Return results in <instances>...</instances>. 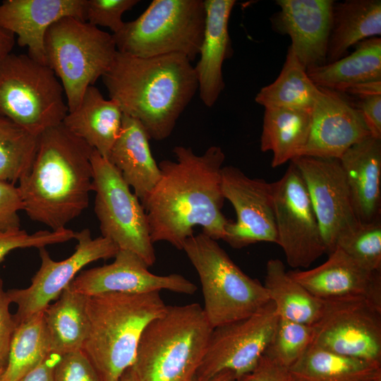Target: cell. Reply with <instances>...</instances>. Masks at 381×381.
<instances>
[{
  "mask_svg": "<svg viewBox=\"0 0 381 381\" xmlns=\"http://www.w3.org/2000/svg\"><path fill=\"white\" fill-rule=\"evenodd\" d=\"M172 152L176 159L159 163L160 177L141 202L152 243L166 241L182 250L196 226L214 240H223L230 221L222 212L225 200L222 188L224 152L214 145L202 155L182 145Z\"/></svg>",
  "mask_w": 381,
  "mask_h": 381,
  "instance_id": "obj_1",
  "label": "cell"
},
{
  "mask_svg": "<svg viewBox=\"0 0 381 381\" xmlns=\"http://www.w3.org/2000/svg\"><path fill=\"white\" fill-rule=\"evenodd\" d=\"M102 78L109 99L155 140L171 134L198 90L194 66L177 53L143 58L117 51Z\"/></svg>",
  "mask_w": 381,
  "mask_h": 381,
  "instance_id": "obj_2",
  "label": "cell"
},
{
  "mask_svg": "<svg viewBox=\"0 0 381 381\" xmlns=\"http://www.w3.org/2000/svg\"><path fill=\"white\" fill-rule=\"evenodd\" d=\"M93 151L62 123L38 136L32 164L18 186L23 210L32 220L58 231L88 207Z\"/></svg>",
  "mask_w": 381,
  "mask_h": 381,
  "instance_id": "obj_3",
  "label": "cell"
},
{
  "mask_svg": "<svg viewBox=\"0 0 381 381\" xmlns=\"http://www.w3.org/2000/svg\"><path fill=\"white\" fill-rule=\"evenodd\" d=\"M167 306L159 292L88 296V329L82 351L102 381H116L133 365L143 331Z\"/></svg>",
  "mask_w": 381,
  "mask_h": 381,
  "instance_id": "obj_4",
  "label": "cell"
},
{
  "mask_svg": "<svg viewBox=\"0 0 381 381\" xmlns=\"http://www.w3.org/2000/svg\"><path fill=\"white\" fill-rule=\"evenodd\" d=\"M213 328L193 303L167 306L143 331L132 365L139 381H191Z\"/></svg>",
  "mask_w": 381,
  "mask_h": 381,
  "instance_id": "obj_5",
  "label": "cell"
},
{
  "mask_svg": "<svg viewBox=\"0 0 381 381\" xmlns=\"http://www.w3.org/2000/svg\"><path fill=\"white\" fill-rule=\"evenodd\" d=\"M182 250L198 274L212 328L248 317L270 301L263 284L244 273L216 240L193 234Z\"/></svg>",
  "mask_w": 381,
  "mask_h": 381,
  "instance_id": "obj_6",
  "label": "cell"
},
{
  "mask_svg": "<svg viewBox=\"0 0 381 381\" xmlns=\"http://www.w3.org/2000/svg\"><path fill=\"white\" fill-rule=\"evenodd\" d=\"M116 52L112 34L86 21L65 17L49 28L44 37L46 64L63 86L68 112L108 71Z\"/></svg>",
  "mask_w": 381,
  "mask_h": 381,
  "instance_id": "obj_7",
  "label": "cell"
},
{
  "mask_svg": "<svg viewBox=\"0 0 381 381\" xmlns=\"http://www.w3.org/2000/svg\"><path fill=\"white\" fill-rule=\"evenodd\" d=\"M205 23L204 0H154L136 19L112 34L118 52L138 57L199 55Z\"/></svg>",
  "mask_w": 381,
  "mask_h": 381,
  "instance_id": "obj_8",
  "label": "cell"
},
{
  "mask_svg": "<svg viewBox=\"0 0 381 381\" xmlns=\"http://www.w3.org/2000/svg\"><path fill=\"white\" fill-rule=\"evenodd\" d=\"M54 72L28 54L11 53L0 62V114L39 136L68 112Z\"/></svg>",
  "mask_w": 381,
  "mask_h": 381,
  "instance_id": "obj_9",
  "label": "cell"
},
{
  "mask_svg": "<svg viewBox=\"0 0 381 381\" xmlns=\"http://www.w3.org/2000/svg\"><path fill=\"white\" fill-rule=\"evenodd\" d=\"M95 212L102 236L114 242L119 250L131 251L148 267L156 261L147 214L138 198L132 193L117 169L94 150Z\"/></svg>",
  "mask_w": 381,
  "mask_h": 381,
  "instance_id": "obj_10",
  "label": "cell"
},
{
  "mask_svg": "<svg viewBox=\"0 0 381 381\" xmlns=\"http://www.w3.org/2000/svg\"><path fill=\"white\" fill-rule=\"evenodd\" d=\"M311 327L310 344L381 363V306L364 298L322 300Z\"/></svg>",
  "mask_w": 381,
  "mask_h": 381,
  "instance_id": "obj_11",
  "label": "cell"
},
{
  "mask_svg": "<svg viewBox=\"0 0 381 381\" xmlns=\"http://www.w3.org/2000/svg\"><path fill=\"white\" fill-rule=\"evenodd\" d=\"M272 186L277 244L290 267L308 268L326 249L307 188L294 162Z\"/></svg>",
  "mask_w": 381,
  "mask_h": 381,
  "instance_id": "obj_12",
  "label": "cell"
},
{
  "mask_svg": "<svg viewBox=\"0 0 381 381\" xmlns=\"http://www.w3.org/2000/svg\"><path fill=\"white\" fill-rule=\"evenodd\" d=\"M278 318L270 301L248 317L213 328L194 377L204 381L225 370L237 377L250 371L264 354Z\"/></svg>",
  "mask_w": 381,
  "mask_h": 381,
  "instance_id": "obj_13",
  "label": "cell"
},
{
  "mask_svg": "<svg viewBox=\"0 0 381 381\" xmlns=\"http://www.w3.org/2000/svg\"><path fill=\"white\" fill-rule=\"evenodd\" d=\"M74 239L78 242L75 250L64 260H54L45 248H40L41 264L30 285L6 291L11 303L17 306L13 315L16 325L43 311L58 298L85 266L98 260L114 258L119 250L107 238H92L89 229L75 232Z\"/></svg>",
  "mask_w": 381,
  "mask_h": 381,
  "instance_id": "obj_14",
  "label": "cell"
},
{
  "mask_svg": "<svg viewBox=\"0 0 381 381\" xmlns=\"http://www.w3.org/2000/svg\"><path fill=\"white\" fill-rule=\"evenodd\" d=\"M305 182L328 254L360 223L337 159L301 156L291 161Z\"/></svg>",
  "mask_w": 381,
  "mask_h": 381,
  "instance_id": "obj_15",
  "label": "cell"
},
{
  "mask_svg": "<svg viewBox=\"0 0 381 381\" xmlns=\"http://www.w3.org/2000/svg\"><path fill=\"white\" fill-rule=\"evenodd\" d=\"M222 188L236 214V222L226 224L223 241L234 248L258 242L277 244L272 183L250 178L238 167L223 166Z\"/></svg>",
  "mask_w": 381,
  "mask_h": 381,
  "instance_id": "obj_16",
  "label": "cell"
},
{
  "mask_svg": "<svg viewBox=\"0 0 381 381\" xmlns=\"http://www.w3.org/2000/svg\"><path fill=\"white\" fill-rule=\"evenodd\" d=\"M114 258L110 264L82 271L68 286L86 296L162 290L192 295L198 289L195 284L181 274L157 275L150 272L144 260L131 251L119 250Z\"/></svg>",
  "mask_w": 381,
  "mask_h": 381,
  "instance_id": "obj_17",
  "label": "cell"
},
{
  "mask_svg": "<svg viewBox=\"0 0 381 381\" xmlns=\"http://www.w3.org/2000/svg\"><path fill=\"white\" fill-rule=\"evenodd\" d=\"M310 111V127L301 156L339 159L371 135L360 112L344 94L320 87Z\"/></svg>",
  "mask_w": 381,
  "mask_h": 381,
  "instance_id": "obj_18",
  "label": "cell"
},
{
  "mask_svg": "<svg viewBox=\"0 0 381 381\" xmlns=\"http://www.w3.org/2000/svg\"><path fill=\"white\" fill-rule=\"evenodd\" d=\"M332 0H277L278 12L271 18L273 30L288 35L289 46L307 69L326 64Z\"/></svg>",
  "mask_w": 381,
  "mask_h": 381,
  "instance_id": "obj_19",
  "label": "cell"
},
{
  "mask_svg": "<svg viewBox=\"0 0 381 381\" xmlns=\"http://www.w3.org/2000/svg\"><path fill=\"white\" fill-rule=\"evenodd\" d=\"M288 272L319 299L364 298L381 306V272L363 267L339 248L314 268Z\"/></svg>",
  "mask_w": 381,
  "mask_h": 381,
  "instance_id": "obj_20",
  "label": "cell"
},
{
  "mask_svg": "<svg viewBox=\"0 0 381 381\" xmlns=\"http://www.w3.org/2000/svg\"><path fill=\"white\" fill-rule=\"evenodd\" d=\"M86 0H6L0 4V27L17 36L28 55L46 64L44 37L65 17L85 20ZM47 65V64H46Z\"/></svg>",
  "mask_w": 381,
  "mask_h": 381,
  "instance_id": "obj_21",
  "label": "cell"
},
{
  "mask_svg": "<svg viewBox=\"0 0 381 381\" xmlns=\"http://www.w3.org/2000/svg\"><path fill=\"white\" fill-rule=\"evenodd\" d=\"M205 23L200 59L194 66L201 101L214 106L225 84L222 75L224 61L232 54L229 20L235 0H204Z\"/></svg>",
  "mask_w": 381,
  "mask_h": 381,
  "instance_id": "obj_22",
  "label": "cell"
},
{
  "mask_svg": "<svg viewBox=\"0 0 381 381\" xmlns=\"http://www.w3.org/2000/svg\"><path fill=\"white\" fill-rule=\"evenodd\" d=\"M339 160L358 222L381 218V138H364Z\"/></svg>",
  "mask_w": 381,
  "mask_h": 381,
  "instance_id": "obj_23",
  "label": "cell"
},
{
  "mask_svg": "<svg viewBox=\"0 0 381 381\" xmlns=\"http://www.w3.org/2000/svg\"><path fill=\"white\" fill-rule=\"evenodd\" d=\"M149 140L142 124L123 114L119 137L107 159L141 202L160 177V169L152 155Z\"/></svg>",
  "mask_w": 381,
  "mask_h": 381,
  "instance_id": "obj_24",
  "label": "cell"
},
{
  "mask_svg": "<svg viewBox=\"0 0 381 381\" xmlns=\"http://www.w3.org/2000/svg\"><path fill=\"white\" fill-rule=\"evenodd\" d=\"M123 112L118 103L106 99L94 85L85 90L79 106L68 112L63 125L83 140L100 155L108 159L119 137Z\"/></svg>",
  "mask_w": 381,
  "mask_h": 381,
  "instance_id": "obj_25",
  "label": "cell"
},
{
  "mask_svg": "<svg viewBox=\"0 0 381 381\" xmlns=\"http://www.w3.org/2000/svg\"><path fill=\"white\" fill-rule=\"evenodd\" d=\"M380 35V0L334 1L326 64L347 55L351 47Z\"/></svg>",
  "mask_w": 381,
  "mask_h": 381,
  "instance_id": "obj_26",
  "label": "cell"
},
{
  "mask_svg": "<svg viewBox=\"0 0 381 381\" xmlns=\"http://www.w3.org/2000/svg\"><path fill=\"white\" fill-rule=\"evenodd\" d=\"M356 46L352 53L337 61L308 68V77L318 87L341 94L359 84L381 81V37Z\"/></svg>",
  "mask_w": 381,
  "mask_h": 381,
  "instance_id": "obj_27",
  "label": "cell"
},
{
  "mask_svg": "<svg viewBox=\"0 0 381 381\" xmlns=\"http://www.w3.org/2000/svg\"><path fill=\"white\" fill-rule=\"evenodd\" d=\"M289 371L293 381H373L381 378V363L310 344Z\"/></svg>",
  "mask_w": 381,
  "mask_h": 381,
  "instance_id": "obj_28",
  "label": "cell"
},
{
  "mask_svg": "<svg viewBox=\"0 0 381 381\" xmlns=\"http://www.w3.org/2000/svg\"><path fill=\"white\" fill-rule=\"evenodd\" d=\"M87 298L68 286L56 301L43 310L52 353L61 356L82 350L88 329Z\"/></svg>",
  "mask_w": 381,
  "mask_h": 381,
  "instance_id": "obj_29",
  "label": "cell"
},
{
  "mask_svg": "<svg viewBox=\"0 0 381 381\" xmlns=\"http://www.w3.org/2000/svg\"><path fill=\"white\" fill-rule=\"evenodd\" d=\"M310 127V111L265 109L260 136L262 152H272V167H278L298 157Z\"/></svg>",
  "mask_w": 381,
  "mask_h": 381,
  "instance_id": "obj_30",
  "label": "cell"
},
{
  "mask_svg": "<svg viewBox=\"0 0 381 381\" xmlns=\"http://www.w3.org/2000/svg\"><path fill=\"white\" fill-rule=\"evenodd\" d=\"M263 285L279 318L308 325L318 320L322 300L294 280L279 259L267 262Z\"/></svg>",
  "mask_w": 381,
  "mask_h": 381,
  "instance_id": "obj_31",
  "label": "cell"
},
{
  "mask_svg": "<svg viewBox=\"0 0 381 381\" xmlns=\"http://www.w3.org/2000/svg\"><path fill=\"white\" fill-rule=\"evenodd\" d=\"M320 89L289 47L285 61L274 81L260 89L255 101L265 109L282 108L310 111Z\"/></svg>",
  "mask_w": 381,
  "mask_h": 381,
  "instance_id": "obj_32",
  "label": "cell"
},
{
  "mask_svg": "<svg viewBox=\"0 0 381 381\" xmlns=\"http://www.w3.org/2000/svg\"><path fill=\"white\" fill-rule=\"evenodd\" d=\"M51 354L42 311L17 325L1 381H19Z\"/></svg>",
  "mask_w": 381,
  "mask_h": 381,
  "instance_id": "obj_33",
  "label": "cell"
},
{
  "mask_svg": "<svg viewBox=\"0 0 381 381\" xmlns=\"http://www.w3.org/2000/svg\"><path fill=\"white\" fill-rule=\"evenodd\" d=\"M38 136L0 114V181L15 183L33 161Z\"/></svg>",
  "mask_w": 381,
  "mask_h": 381,
  "instance_id": "obj_34",
  "label": "cell"
},
{
  "mask_svg": "<svg viewBox=\"0 0 381 381\" xmlns=\"http://www.w3.org/2000/svg\"><path fill=\"white\" fill-rule=\"evenodd\" d=\"M311 325L278 318L272 339L265 354L289 368L306 352L311 344Z\"/></svg>",
  "mask_w": 381,
  "mask_h": 381,
  "instance_id": "obj_35",
  "label": "cell"
},
{
  "mask_svg": "<svg viewBox=\"0 0 381 381\" xmlns=\"http://www.w3.org/2000/svg\"><path fill=\"white\" fill-rule=\"evenodd\" d=\"M336 248L368 270L381 272V218L360 222L339 238Z\"/></svg>",
  "mask_w": 381,
  "mask_h": 381,
  "instance_id": "obj_36",
  "label": "cell"
},
{
  "mask_svg": "<svg viewBox=\"0 0 381 381\" xmlns=\"http://www.w3.org/2000/svg\"><path fill=\"white\" fill-rule=\"evenodd\" d=\"M75 234V232L66 228L58 231H38L33 234H28L20 228L0 231V262L13 250L45 248L74 239Z\"/></svg>",
  "mask_w": 381,
  "mask_h": 381,
  "instance_id": "obj_37",
  "label": "cell"
},
{
  "mask_svg": "<svg viewBox=\"0 0 381 381\" xmlns=\"http://www.w3.org/2000/svg\"><path fill=\"white\" fill-rule=\"evenodd\" d=\"M138 2V0H86L85 20L97 28L107 27L115 34L123 26V13Z\"/></svg>",
  "mask_w": 381,
  "mask_h": 381,
  "instance_id": "obj_38",
  "label": "cell"
},
{
  "mask_svg": "<svg viewBox=\"0 0 381 381\" xmlns=\"http://www.w3.org/2000/svg\"><path fill=\"white\" fill-rule=\"evenodd\" d=\"M54 381H102L82 350L60 356L54 368Z\"/></svg>",
  "mask_w": 381,
  "mask_h": 381,
  "instance_id": "obj_39",
  "label": "cell"
},
{
  "mask_svg": "<svg viewBox=\"0 0 381 381\" xmlns=\"http://www.w3.org/2000/svg\"><path fill=\"white\" fill-rule=\"evenodd\" d=\"M20 210L23 205L18 186L0 181V231L20 228Z\"/></svg>",
  "mask_w": 381,
  "mask_h": 381,
  "instance_id": "obj_40",
  "label": "cell"
},
{
  "mask_svg": "<svg viewBox=\"0 0 381 381\" xmlns=\"http://www.w3.org/2000/svg\"><path fill=\"white\" fill-rule=\"evenodd\" d=\"M235 381H293L289 368L263 354L256 365Z\"/></svg>",
  "mask_w": 381,
  "mask_h": 381,
  "instance_id": "obj_41",
  "label": "cell"
},
{
  "mask_svg": "<svg viewBox=\"0 0 381 381\" xmlns=\"http://www.w3.org/2000/svg\"><path fill=\"white\" fill-rule=\"evenodd\" d=\"M11 303L4 282L0 278V367L6 368L12 337L16 328L13 315L10 312Z\"/></svg>",
  "mask_w": 381,
  "mask_h": 381,
  "instance_id": "obj_42",
  "label": "cell"
},
{
  "mask_svg": "<svg viewBox=\"0 0 381 381\" xmlns=\"http://www.w3.org/2000/svg\"><path fill=\"white\" fill-rule=\"evenodd\" d=\"M352 103L360 112L370 135L381 138V95L358 97V101Z\"/></svg>",
  "mask_w": 381,
  "mask_h": 381,
  "instance_id": "obj_43",
  "label": "cell"
},
{
  "mask_svg": "<svg viewBox=\"0 0 381 381\" xmlns=\"http://www.w3.org/2000/svg\"><path fill=\"white\" fill-rule=\"evenodd\" d=\"M60 356L52 353L19 381H54V368Z\"/></svg>",
  "mask_w": 381,
  "mask_h": 381,
  "instance_id": "obj_44",
  "label": "cell"
},
{
  "mask_svg": "<svg viewBox=\"0 0 381 381\" xmlns=\"http://www.w3.org/2000/svg\"><path fill=\"white\" fill-rule=\"evenodd\" d=\"M15 42V35L0 27V62L11 53Z\"/></svg>",
  "mask_w": 381,
  "mask_h": 381,
  "instance_id": "obj_45",
  "label": "cell"
},
{
  "mask_svg": "<svg viewBox=\"0 0 381 381\" xmlns=\"http://www.w3.org/2000/svg\"><path fill=\"white\" fill-rule=\"evenodd\" d=\"M236 375L230 370L222 371L204 381H235ZM191 381H200L193 377Z\"/></svg>",
  "mask_w": 381,
  "mask_h": 381,
  "instance_id": "obj_46",
  "label": "cell"
},
{
  "mask_svg": "<svg viewBox=\"0 0 381 381\" xmlns=\"http://www.w3.org/2000/svg\"><path fill=\"white\" fill-rule=\"evenodd\" d=\"M116 381H139L133 367L128 368Z\"/></svg>",
  "mask_w": 381,
  "mask_h": 381,
  "instance_id": "obj_47",
  "label": "cell"
},
{
  "mask_svg": "<svg viewBox=\"0 0 381 381\" xmlns=\"http://www.w3.org/2000/svg\"><path fill=\"white\" fill-rule=\"evenodd\" d=\"M4 368L0 367V381H1L2 375L4 371Z\"/></svg>",
  "mask_w": 381,
  "mask_h": 381,
  "instance_id": "obj_48",
  "label": "cell"
},
{
  "mask_svg": "<svg viewBox=\"0 0 381 381\" xmlns=\"http://www.w3.org/2000/svg\"><path fill=\"white\" fill-rule=\"evenodd\" d=\"M373 381H381V378H380V379H377V380H373Z\"/></svg>",
  "mask_w": 381,
  "mask_h": 381,
  "instance_id": "obj_49",
  "label": "cell"
}]
</instances>
